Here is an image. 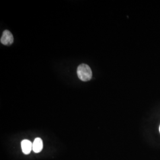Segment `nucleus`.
Segmentation results:
<instances>
[{
    "mask_svg": "<svg viewBox=\"0 0 160 160\" xmlns=\"http://www.w3.org/2000/svg\"><path fill=\"white\" fill-rule=\"evenodd\" d=\"M77 75L80 80L87 81L92 78V71L90 67L87 64H81L77 68Z\"/></svg>",
    "mask_w": 160,
    "mask_h": 160,
    "instance_id": "nucleus-1",
    "label": "nucleus"
},
{
    "mask_svg": "<svg viewBox=\"0 0 160 160\" xmlns=\"http://www.w3.org/2000/svg\"><path fill=\"white\" fill-rule=\"evenodd\" d=\"M13 36L8 30H5L1 38V42L4 45H10L13 43Z\"/></svg>",
    "mask_w": 160,
    "mask_h": 160,
    "instance_id": "nucleus-2",
    "label": "nucleus"
},
{
    "mask_svg": "<svg viewBox=\"0 0 160 160\" xmlns=\"http://www.w3.org/2000/svg\"><path fill=\"white\" fill-rule=\"evenodd\" d=\"M22 149L24 154H29L33 150V143L28 139H24L21 142Z\"/></svg>",
    "mask_w": 160,
    "mask_h": 160,
    "instance_id": "nucleus-3",
    "label": "nucleus"
},
{
    "mask_svg": "<svg viewBox=\"0 0 160 160\" xmlns=\"http://www.w3.org/2000/svg\"><path fill=\"white\" fill-rule=\"evenodd\" d=\"M43 149V141L40 138H37L33 142V151L36 153H39Z\"/></svg>",
    "mask_w": 160,
    "mask_h": 160,
    "instance_id": "nucleus-4",
    "label": "nucleus"
},
{
    "mask_svg": "<svg viewBox=\"0 0 160 160\" xmlns=\"http://www.w3.org/2000/svg\"><path fill=\"white\" fill-rule=\"evenodd\" d=\"M159 130H160V128H159Z\"/></svg>",
    "mask_w": 160,
    "mask_h": 160,
    "instance_id": "nucleus-5",
    "label": "nucleus"
}]
</instances>
